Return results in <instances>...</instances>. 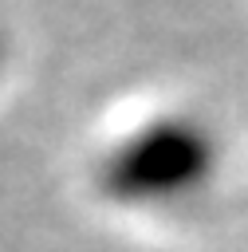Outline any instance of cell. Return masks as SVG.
I'll return each instance as SVG.
<instances>
[{"label": "cell", "mask_w": 248, "mask_h": 252, "mask_svg": "<svg viewBox=\"0 0 248 252\" xmlns=\"http://www.w3.org/2000/svg\"><path fill=\"white\" fill-rule=\"evenodd\" d=\"M213 138L189 118H161L114 146L102 165V185L122 201L185 197L213 173Z\"/></svg>", "instance_id": "cell-1"}]
</instances>
